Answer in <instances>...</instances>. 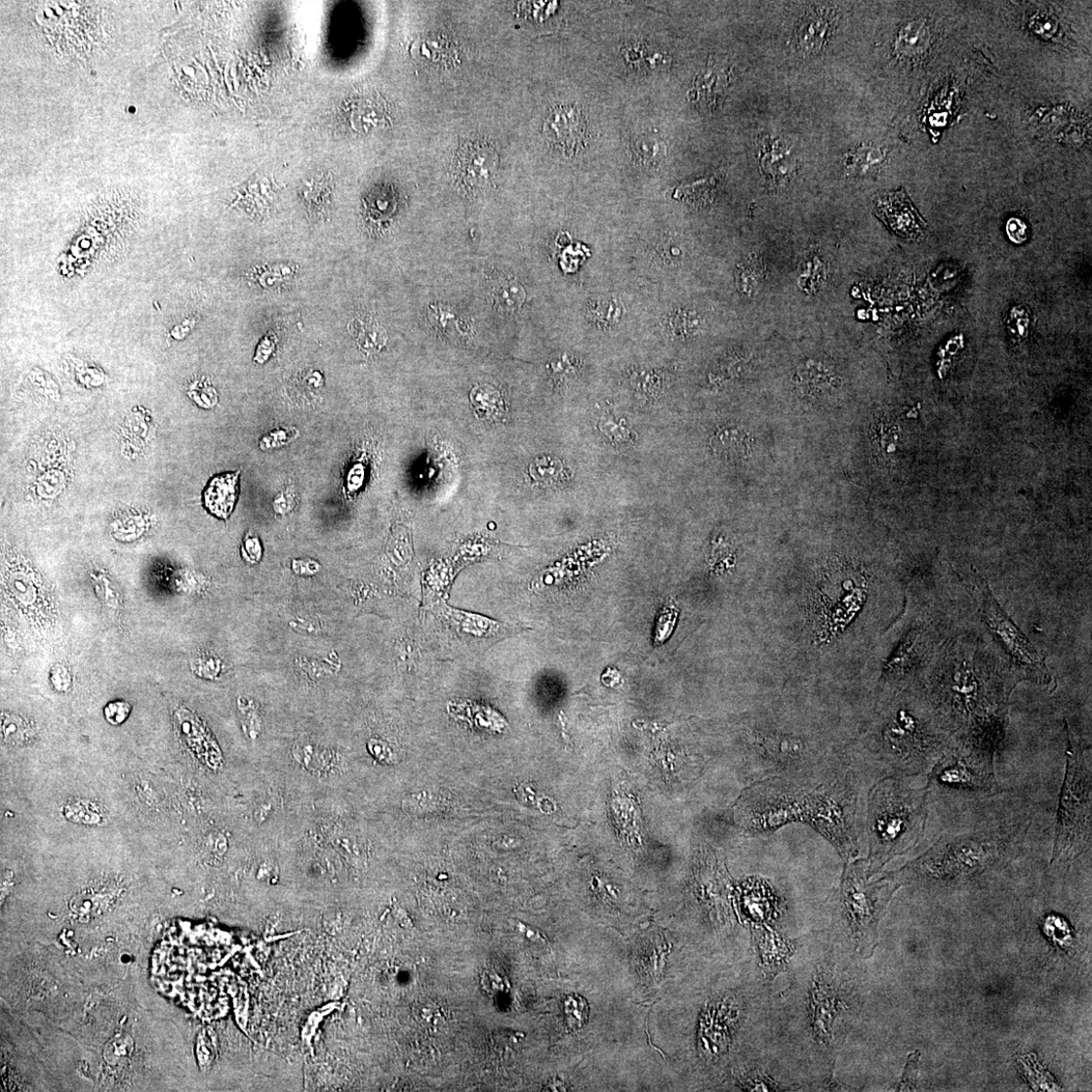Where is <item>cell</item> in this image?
Returning a JSON list of instances; mask_svg holds the SVG:
<instances>
[{
  "label": "cell",
  "instance_id": "obj_1",
  "mask_svg": "<svg viewBox=\"0 0 1092 1092\" xmlns=\"http://www.w3.org/2000/svg\"><path fill=\"white\" fill-rule=\"evenodd\" d=\"M995 655L964 634L948 640L932 665L922 693L956 740L1006 730L1017 682Z\"/></svg>",
  "mask_w": 1092,
  "mask_h": 1092
},
{
  "label": "cell",
  "instance_id": "obj_2",
  "mask_svg": "<svg viewBox=\"0 0 1092 1092\" xmlns=\"http://www.w3.org/2000/svg\"><path fill=\"white\" fill-rule=\"evenodd\" d=\"M1031 823L1029 812H996L971 830L942 834L928 851L886 875L901 886L982 875L1018 852Z\"/></svg>",
  "mask_w": 1092,
  "mask_h": 1092
},
{
  "label": "cell",
  "instance_id": "obj_3",
  "mask_svg": "<svg viewBox=\"0 0 1092 1092\" xmlns=\"http://www.w3.org/2000/svg\"><path fill=\"white\" fill-rule=\"evenodd\" d=\"M910 777L889 775L870 791L867 834L870 875L892 859L907 855L925 836L929 819V789L910 783Z\"/></svg>",
  "mask_w": 1092,
  "mask_h": 1092
},
{
  "label": "cell",
  "instance_id": "obj_4",
  "mask_svg": "<svg viewBox=\"0 0 1092 1092\" xmlns=\"http://www.w3.org/2000/svg\"><path fill=\"white\" fill-rule=\"evenodd\" d=\"M954 742L923 693L911 705H902L882 718L867 749L890 775H928L943 752Z\"/></svg>",
  "mask_w": 1092,
  "mask_h": 1092
},
{
  "label": "cell",
  "instance_id": "obj_5",
  "mask_svg": "<svg viewBox=\"0 0 1092 1092\" xmlns=\"http://www.w3.org/2000/svg\"><path fill=\"white\" fill-rule=\"evenodd\" d=\"M1066 775L1059 794L1051 864H1071L1091 846V748L1075 739L1067 723Z\"/></svg>",
  "mask_w": 1092,
  "mask_h": 1092
},
{
  "label": "cell",
  "instance_id": "obj_6",
  "mask_svg": "<svg viewBox=\"0 0 1092 1092\" xmlns=\"http://www.w3.org/2000/svg\"><path fill=\"white\" fill-rule=\"evenodd\" d=\"M823 795L822 783L802 788L790 776H774L748 791L743 824L753 833H767L792 823L810 827L816 823Z\"/></svg>",
  "mask_w": 1092,
  "mask_h": 1092
},
{
  "label": "cell",
  "instance_id": "obj_7",
  "mask_svg": "<svg viewBox=\"0 0 1092 1092\" xmlns=\"http://www.w3.org/2000/svg\"><path fill=\"white\" fill-rule=\"evenodd\" d=\"M980 620L991 648L1016 682L1029 680L1052 691L1056 684L1044 660L1032 643L1000 607L985 580L974 587Z\"/></svg>",
  "mask_w": 1092,
  "mask_h": 1092
},
{
  "label": "cell",
  "instance_id": "obj_8",
  "mask_svg": "<svg viewBox=\"0 0 1092 1092\" xmlns=\"http://www.w3.org/2000/svg\"><path fill=\"white\" fill-rule=\"evenodd\" d=\"M995 754L988 748L954 739L927 775L929 794L936 791L967 800L1000 795Z\"/></svg>",
  "mask_w": 1092,
  "mask_h": 1092
},
{
  "label": "cell",
  "instance_id": "obj_9",
  "mask_svg": "<svg viewBox=\"0 0 1092 1092\" xmlns=\"http://www.w3.org/2000/svg\"><path fill=\"white\" fill-rule=\"evenodd\" d=\"M867 859L848 861L842 882V904L863 949L876 941L879 920L901 885L886 874L875 882Z\"/></svg>",
  "mask_w": 1092,
  "mask_h": 1092
},
{
  "label": "cell",
  "instance_id": "obj_10",
  "mask_svg": "<svg viewBox=\"0 0 1092 1092\" xmlns=\"http://www.w3.org/2000/svg\"><path fill=\"white\" fill-rule=\"evenodd\" d=\"M874 211L896 235L910 241L926 237L928 226L904 190L879 194Z\"/></svg>",
  "mask_w": 1092,
  "mask_h": 1092
},
{
  "label": "cell",
  "instance_id": "obj_11",
  "mask_svg": "<svg viewBox=\"0 0 1092 1092\" xmlns=\"http://www.w3.org/2000/svg\"><path fill=\"white\" fill-rule=\"evenodd\" d=\"M498 164L497 151L490 142L469 140L462 144L457 153L455 174L465 187L481 189L493 181Z\"/></svg>",
  "mask_w": 1092,
  "mask_h": 1092
},
{
  "label": "cell",
  "instance_id": "obj_12",
  "mask_svg": "<svg viewBox=\"0 0 1092 1092\" xmlns=\"http://www.w3.org/2000/svg\"><path fill=\"white\" fill-rule=\"evenodd\" d=\"M586 123L576 105H557L551 109L545 125L547 142L567 156H575L584 147Z\"/></svg>",
  "mask_w": 1092,
  "mask_h": 1092
},
{
  "label": "cell",
  "instance_id": "obj_13",
  "mask_svg": "<svg viewBox=\"0 0 1092 1092\" xmlns=\"http://www.w3.org/2000/svg\"><path fill=\"white\" fill-rule=\"evenodd\" d=\"M834 19V13L828 8L809 11L802 17L793 37V47L801 58H812L824 50L831 35Z\"/></svg>",
  "mask_w": 1092,
  "mask_h": 1092
},
{
  "label": "cell",
  "instance_id": "obj_14",
  "mask_svg": "<svg viewBox=\"0 0 1092 1092\" xmlns=\"http://www.w3.org/2000/svg\"><path fill=\"white\" fill-rule=\"evenodd\" d=\"M759 156L763 174L774 184L788 183L797 174V156L786 140L766 137Z\"/></svg>",
  "mask_w": 1092,
  "mask_h": 1092
},
{
  "label": "cell",
  "instance_id": "obj_15",
  "mask_svg": "<svg viewBox=\"0 0 1092 1092\" xmlns=\"http://www.w3.org/2000/svg\"><path fill=\"white\" fill-rule=\"evenodd\" d=\"M810 1007L812 1024L820 1043L829 1047L831 1042V1028L838 1012L839 1001L836 993L823 979H819L812 991Z\"/></svg>",
  "mask_w": 1092,
  "mask_h": 1092
},
{
  "label": "cell",
  "instance_id": "obj_16",
  "mask_svg": "<svg viewBox=\"0 0 1092 1092\" xmlns=\"http://www.w3.org/2000/svg\"><path fill=\"white\" fill-rule=\"evenodd\" d=\"M239 473L240 471H236L218 475L205 491V506L219 518L227 519L233 512L239 492Z\"/></svg>",
  "mask_w": 1092,
  "mask_h": 1092
},
{
  "label": "cell",
  "instance_id": "obj_17",
  "mask_svg": "<svg viewBox=\"0 0 1092 1092\" xmlns=\"http://www.w3.org/2000/svg\"><path fill=\"white\" fill-rule=\"evenodd\" d=\"M931 42L932 30L928 21L914 20L903 27L896 38L894 51L902 60L917 61L926 56Z\"/></svg>",
  "mask_w": 1092,
  "mask_h": 1092
},
{
  "label": "cell",
  "instance_id": "obj_18",
  "mask_svg": "<svg viewBox=\"0 0 1092 1092\" xmlns=\"http://www.w3.org/2000/svg\"><path fill=\"white\" fill-rule=\"evenodd\" d=\"M727 87V74L722 67L709 64L700 72L694 81L691 97L695 103L706 108H714Z\"/></svg>",
  "mask_w": 1092,
  "mask_h": 1092
},
{
  "label": "cell",
  "instance_id": "obj_19",
  "mask_svg": "<svg viewBox=\"0 0 1092 1092\" xmlns=\"http://www.w3.org/2000/svg\"><path fill=\"white\" fill-rule=\"evenodd\" d=\"M493 303L498 311L504 314H513L522 306L526 293L517 279L506 276L501 277L493 286Z\"/></svg>",
  "mask_w": 1092,
  "mask_h": 1092
},
{
  "label": "cell",
  "instance_id": "obj_20",
  "mask_svg": "<svg viewBox=\"0 0 1092 1092\" xmlns=\"http://www.w3.org/2000/svg\"><path fill=\"white\" fill-rule=\"evenodd\" d=\"M470 403L479 418L497 420L506 412L501 391L490 384L475 386L470 393Z\"/></svg>",
  "mask_w": 1092,
  "mask_h": 1092
},
{
  "label": "cell",
  "instance_id": "obj_21",
  "mask_svg": "<svg viewBox=\"0 0 1092 1092\" xmlns=\"http://www.w3.org/2000/svg\"><path fill=\"white\" fill-rule=\"evenodd\" d=\"M885 160L883 149L865 146L849 153L844 161L845 170L853 176H868L875 173Z\"/></svg>",
  "mask_w": 1092,
  "mask_h": 1092
},
{
  "label": "cell",
  "instance_id": "obj_22",
  "mask_svg": "<svg viewBox=\"0 0 1092 1092\" xmlns=\"http://www.w3.org/2000/svg\"><path fill=\"white\" fill-rule=\"evenodd\" d=\"M356 343L364 352L373 354L382 350L386 344V333L373 320H355L350 325Z\"/></svg>",
  "mask_w": 1092,
  "mask_h": 1092
},
{
  "label": "cell",
  "instance_id": "obj_23",
  "mask_svg": "<svg viewBox=\"0 0 1092 1092\" xmlns=\"http://www.w3.org/2000/svg\"><path fill=\"white\" fill-rule=\"evenodd\" d=\"M712 447L722 457L740 459L747 454L748 435L738 428L723 429L713 438Z\"/></svg>",
  "mask_w": 1092,
  "mask_h": 1092
},
{
  "label": "cell",
  "instance_id": "obj_24",
  "mask_svg": "<svg viewBox=\"0 0 1092 1092\" xmlns=\"http://www.w3.org/2000/svg\"><path fill=\"white\" fill-rule=\"evenodd\" d=\"M529 475L535 483L549 487L565 479V467L558 459L544 457L529 466Z\"/></svg>",
  "mask_w": 1092,
  "mask_h": 1092
},
{
  "label": "cell",
  "instance_id": "obj_25",
  "mask_svg": "<svg viewBox=\"0 0 1092 1092\" xmlns=\"http://www.w3.org/2000/svg\"><path fill=\"white\" fill-rule=\"evenodd\" d=\"M65 818L79 825L96 826L101 824L102 817L99 810L87 801L69 802L64 807Z\"/></svg>",
  "mask_w": 1092,
  "mask_h": 1092
},
{
  "label": "cell",
  "instance_id": "obj_26",
  "mask_svg": "<svg viewBox=\"0 0 1092 1092\" xmlns=\"http://www.w3.org/2000/svg\"><path fill=\"white\" fill-rule=\"evenodd\" d=\"M714 188L715 181L713 179L703 180L679 187L676 191L675 198L696 204L706 203V201L712 198Z\"/></svg>",
  "mask_w": 1092,
  "mask_h": 1092
},
{
  "label": "cell",
  "instance_id": "obj_27",
  "mask_svg": "<svg viewBox=\"0 0 1092 1092\" xmlns=\"http://www.w3.org/2000/svg\"><path fill=\"white\" fill-rule=\"evenodd\" d=\"M740 281L746 293L755 294L763 286L764 266L757 259H752L741 270Z\"/></svg>",
  "mask_w": 1092,
  "mask_h": 1092
},
{
  "label": "cell",
  "instance_id": "obj_28",
  "mask_svg": "<svg viewBox=\"0 0 1092 1092\" xmlns=\"http://www.w3.org/2000/svg\"><path fill=\"white\" fill-rule=\"evenodd\" d=\"M132 708L125 702H114L108 704L104 708V717L106 721L113 725H121L124 723L131 713Z\"/></svg>",
  "mask_w": 1092,
  "mask_h": 1092
},
{
  "label": "cell",
  "instance_id": "obj_29",
  "mask_svg": "<svg viewBox=\"0 0 1092 1092\" xmlns=\"http://www.w3.org/2000/svg\"><path fill=\"white\" fill-rule=\"evenodd\" d=\"M919 1052L910 1055L908 1066L899 1090H912L918 1071Z\"/></svg>",
  "mask_w": 1092,
  "mask_h": 1092
},
{
  "label": "cell",
  "instance_id": "obj_30",
  "mask_svg": "<svg viewBox=\"0 0 1092 1092\" xmlns=\"http://www.w3.org/2000/svg\"><path fill=\"white\" fill-rule=\"evenodd\" d=\"M1006 233L1009 235L1010 239L1017 244L1026 242L1028 238L1026 223L1022 220L1016 218L1007 222Z\"/></svg>",
  "mask_w": 1092,
  "mask_h": 1092
},
{
  "label": "cell",
  "instance_id": "obj_31",
  "mask_svg": "<svg viewBox=\"0 0 1092 1092\" xmlns=\"http://www.w3.org/2000/svg\"><path fill=\"white\" fill-rule=\"evenodd\" d=\"M1031 26H1032V29L1035 33L1041 36H1052L1055 34V21L1053 19L1047 16H1038L1037 18L1033 19Z\"/></svg>",
  "mask_w": 1092,
  "mask_h": 1092
},
{
  "label": "cell",
  "instance_id": "obj_32",
  "mask_svg": "<svg viewBox=\"0 0 1092 1092\" xmlns=\"http://www.w3.org/2000/svg\"><path fill=\"white\" fill-rule=\"evenodd\" d=\"M571 370V364L568 362V358L565 356L561 358H555L549 364L550 374L555 377L567 376Z\"/></svg>",
  "mask_w": 1092,
  "mask_h": 1092
},
{
  "label": "cell",
  "instance_id": "obj_33",
  "mask_svg": "<svg viewBox=\"0 0 1092 1092\" xmlns=\"http://www.w3.org/2000/svg\"><path fill=\"white\" fill-rule=\"evenodd\" d=\"M516 930H518V932L524 934V936H526L530 940L539 941V942H544L546 940L545 937L541 933L530 930L527 926L522 925V923H520V922H516Z\"/></svg>",
  "mask_w": 1092,
  "mask_h": 1092
}]
</instances>
